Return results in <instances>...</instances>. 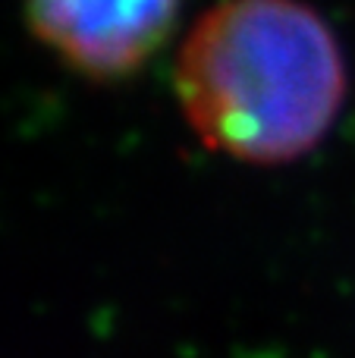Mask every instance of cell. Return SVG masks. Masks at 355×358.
Returning a JSON list of instances; mask_svg holds the SVG:
<instances>
[{"instance_id":"cell-1","label":"cell","mask_w":355,"mask_h":358,"mask_svg":"<svg viewBox=\"0 0 355 358\" xmlns=\"http://www.w3.org/2000/svg\"><path fill=\"white\" fill-rule=\"evenodd\" d=\"M346 69L327 22L299 0H224L176 60V98L208 148L287 164L321 142L343 104Z\"/></svg>"},{"instance_id":"cell-2","label":"cell","mask_w":355,"mask_h":358,"mask_svg":"<svg viewBox=\"0 0 355 358\" xmlns=\"http://www.w3.org/2000/svg\"><path fill=\"white\" fill-rule=\"evenodd\" d=\"M182 0H25L29 25L94 79L136 73L170 38Z\"/></svg>"}]
</instances>
